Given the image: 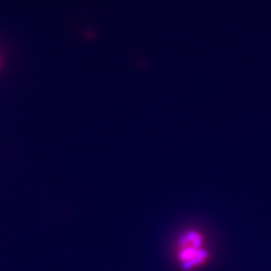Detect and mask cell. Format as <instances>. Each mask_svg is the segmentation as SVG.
<instances>
[{
	"label": "cell",
	"mask_w": 271,
	"mask_h": 271,
	"mask_svg": "<svg viewBox=\"0 0 271 271\" xmlns=\"http://www.w3.org/2000/svg\"><path fill=\"white\" fill-rule=\"evenodd\" d=\"M175 256L182 270L193 271L203 266L209 259L203 234L196 229L185 230L176 241Z\"/></svg>",
	"instance_id": "obj_1"
}]
</instances>
